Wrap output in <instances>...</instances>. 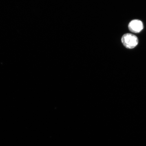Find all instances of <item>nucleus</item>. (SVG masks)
I'll list each match as a JSON object with an SVG mask.
<instances>
[{"label": "nucleus", "mask_w": 146, "mask_h": 146, "mask_svg": "<svg viewBox=\"0 0 146 146\" xmlns=\"http://www.w3.org/2000/svg\"><path fill=\"white\" fill-rule=\"evenodd\" d=\"M129 31L134 33H138L141 31L143 28L142 22L139 20H134L131 21L128 25Z\"/></svg>", "instance_id": "2"}, {"label": "nucleus", "mask_w": 146, "mask_h": 146, "mask_svg": "<svg viewBox=\"0 0 146 146\" xmlns=\"http://www.w3.org/2000/svg\"><path fill=\"white\" fill-rule=\"evenodd\" d=\"M121 41L127 48L132 49L135 47L138 43V39L136 36L131 34H126L122 36Z\"/></svg>", "instance_id": "1"}]
</instances>
